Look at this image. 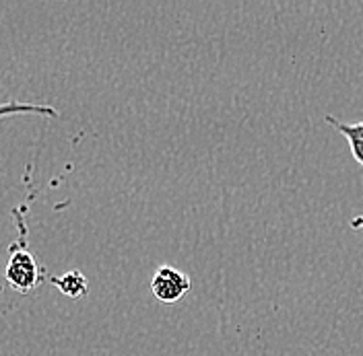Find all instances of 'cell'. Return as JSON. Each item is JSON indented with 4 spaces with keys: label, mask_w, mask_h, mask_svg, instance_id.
<instances>
[{
    "label": "cell",
    "mask_w": 363,
    "mask_h": 356,
    "mask_svg": "<svg viewBox=\"0 0 363 356\" xmlns=\"http://www.w3.org/2000/svg\"><path fill=\"white\" fill-rule=\"evenodd\" d=\"M6 285L17 292H31L42 285V268L38 260L23 247H13L11 258L4 268Z\"/></svg>",
    "instance_id": "cell-1"
},
{
    "label": "cell",
    "mask_w": 363,
    "mask_h": 356,
    "mask_svg": "<svg viewBox=\"0 0 363 356\" xmlns=\"http://www.w3.org/2000/svg\"><path fill=\"white\" fill-rule=\"evenodd\" d=\"M190 289H192L190 276L169 264L159 266L151 278V290L161 303H178Z\"/></svg>",
    "instance_id": "cell-2"
},
{
    "label": "cell",
    "mask_w": 363,
    "mask_h": 356,
    "mask_svg": "<svg viewBox=\"0 0 363 356\" xmlns=\"http://www.w3.org/2000/svg\"><path fill=\"white\" fill-rule=\"evenodd\" d=\"M50 280L65 297L72 299V301H79V299H83L89 292V280H87V276L81 270H70L67 274L54 276Z\"/></svg>",
    "instance_id": "cell-3"
},
{
    "label": "cell",
    "mask_w": 363,
    "mask_h": 356,
    "mask_svg": "<svg viewBox=\"0 0 363 356\" xmlns=\"http://www.w3.org/2000/svg\"><path fill=\"white\" fill-rule=\"evenodd\" d=\"M324 120H326L330 126H335V128L347 138L349 149H351V155H353V159L363 167V120L362 122H357V124H345V122L337 120L335 115H324Z\"/></svg>",
    "instance_id": "cell-4"
},
{
    "label": "cell",
    "mask_w": 363,
    "mask_h": 356,
    "mask_svg": "<svg viewBox=\"0 0 363 356\" xmlns=\"http://www.w3.org/2000/svg\"><path fill=\"white\" fill-rule=\"evenodd\" d=\"M349 226H351L353 231H363V214H357L355 219H351Z\"/></svg>",
    "instance_id": "cell-5"
}]
</instances>
